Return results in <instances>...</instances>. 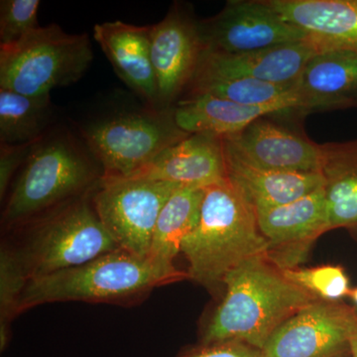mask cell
I'll list each match as a JSON object with an SVG mask.
<instances>
[{"label": "cell", "mask_w": 357, "mask_h": 357, "mask_svg": "<svg viewBox=\"0 0 357 357\" xmlns=\"http://www.w3.org/2000/svg\"><path fill=\"white\" fill-rule=\"evenodd\" d=\"M204 51L199 21L183 4L174 3L165 17L152 25L151 57L159 109H171L187 91Z\"/></svg>", "instance_id": "8fae6325"}, {"label": "cell", "mask_w": 357, "mask_h": 357, "mask_svg": "<svg viewBox=\"0 0 357 357\" xmlns=\"http://www.w3.org/2000/svg\"><path fill=\"white\" fill-rule=\"evenodd\" d=\"M93 60L88 34L60 26L37 28L20 41L0 46V89L30 96H51L82 79Z\"/></svg>", "instance_id": "8992f818"}, {"label": "cell", "mask_w": 357, "mask_h": 357, "mask_svg": "<svg viewBox=\"0 0 357 357\" xmlns=\"http://www.w3.org/2000/svg\"><path fill=\"white\" fill-rule=\"evenodd\" d=\"M266 248L255 208L229 178L204 188L198 225L181 248L189 280L211 294L222 293L227 275L251 258L266 255Z\"/></svg>", "instance_id": "5b68a950"}, {"label": "cell", "mask_w": 357, "mask_h": 357, "mask_svg": "<svg viewBox=\"0 0 357 357\" xmlns=\"http://www.w3.org/2000/svg\"><path fill=\"white\" fill-rule=\"evenodd\" d=\"M326 49L357 50V0H263Z\"/></svg>", "instance_id": "d6986e66"}, {"label": "cell", "mask_w": 357, "mask_h": 357, "mask_svg": "<svg viewBox=\"0 0 357 357\" xmlns=\"http://www.w3.org/2000/svg\"><path fill=\"white\" fill-rule=\"evenodd\" d=\"M323 147L321 173L330 230L357 229V140Z\"/></svg>", "instance_id": "44dd1931"}, {"label": "cell", "mask_w": 357, "mask_h": 357, "mask_svg": "<svg viewBox=\"0 0 357 357\" xmlns=\"http://www.w3.org/2000/svg\"><path fill=\"white\" fill-rule=\"evenodd\" d=\"M351 357H357V328L351 340Z\"/></svg>", "instance_id": "f1b7e54d"}, {"label": "cell", "mask_w": 357, "mask_h": 357, "mask_svg": "<svg viewBox=\"0 0 357 357\" xmlns=\"http://www.w3.org/2000/svg\"><path fill=\"white\" fill-rule=\"evenodd\" d=\"M91 196L68 202L4 232L0 253L29 282L119 249L96 215Z\"/></svg>", "instance_id": "277c9868"}, {"label": "cell", "mask_w": 357, "mask_h": 357, "mask_svg": "<svg viewBox=\"0 0 357 357\" xmlns=\"http://www.w3.org/2000/svg\"><path fill=\"white\" fill-rule=\"evenodd\" d=\"M82 139L98 160L102 180L132 177L161 152L190 135L178 128L174 109L124 110L93 119Z\"/></svg>", "instance_id": "52a82bcc"}, {"label": "cell", "mask_w": 357, "mask_h": 357, "mask_svg": "<svg viewBox=\"0 0 357 357\" xmlns=\"http://www.w3.org/2000/svg\"><path fill=\"white\" fill-rule=\"evenodd\" d=\"M357 328V307L319 300L301 310L272 335L264 357H347Z\"/></svg>", "instance_id": "9c48e42d"}, {"label": "cell", "mask_w": 357, "mask_h": 357, "mask_svg": "<svg viewBox=\"0 0 357 357\" xmlns=\"http://www.w3.org/2000/svg\"><path fill=\"white\" fill-rule=\"evenodd\" d=\"M324 50L311 39L243 54L204 50L195 77H249L294 84L311 58Z\"/></svg>", "instance_id": "5bb4252c"}, {"label": "cell", "mask_w": 357, "mask_h": 357, "mask_svg": "<svg viewBox=\"0 0 357 357\" xmlns=\"http://www.w3.org/2000/svg\"><path fill=\"white\" fill-rule=\"evenodd\" d=\"M324 187L292 203L256 211L267 243L265 255L280 269L304 264L317 239L330 230Z\"/></svg>", "instance_id": "7c38bea8"}, {"label": "cell", "mask_w": 357, "mask_h": 357, "mask_svg": "<svg viewBox=\"0 0 357 357\" xmlns=\"http://www.w3.org/2000/svg\"><path fill=\"white\" fill-rule=\"evenodd\" d=\"M222 294L202 321L199 344L241 342L263 349L285 321L319 301L289 280L266 255L251 258L230 272Z\"/></svg>", "instance_id": "6da1fadb"}, {"label": "cell", "mask_w": 357, "mask_h": 357, "mask_svg": "<svg viewBox=\"0 0 357 357\" xmlns=\"http://www.w3.org/2000/svg\"><path fill=\"white\" fill-rule=\"evenodd\" d=\"M102 166L83 139L50 129L33 145L2 202V234L68 202L93 195Z\"/></svg>", "instance_id": "7a4b0ae2"}, {"label": "cell", "mask_w": 357, "mask_h": 357, "mask_svg": "<svg viewBox=\"0 0 357 357\" xmlns=\"http://www.w3.org/2000/svg\"><path fill=\"white\" fill-rule=\"evenodd\" d=\"M223 146L227 178L255 211L292 203L326 184L321 173L259 168L241 158L225 142Z\"/></svg>", "instance_id": "ac0fdd59"}, {"label": "cell", "mask_w": 357, "mask_h": 357, "mask_svg": "<svg viewBox=\"0 0 357 357\" xmlns=\"http://www.w3.org/2000/svg\"><path fill=\"white\" fill-rule=\"evenodd\" d=\"M178 128L189 134L234 135L256 119L295 109L289 105L246 107L210 95H192L173 107Z\"/></svg>", "instance_id": "ffe728a7"}, {"label": "cell", "mask_w": 357, "mask_h": 357, "mask_svg": "<svg viewBox=\"0 0 357 357\" xmlns=\"http://www.w3.org/2000/svg\"><path fill=\"white\" fill-rule=\"evenodd\" d=\"M204 196V189L185 185L173 192L157 220L148 257L175 265L183 241L198 225Z\"/></svg>", "instance_id": "7402d4cb"}, {"label": "cell", "mask_w": 357, "mask_h": 357, "mask_svg": "<svg viewBox=\"0 0 357 357\" xmlns=\"http://www.w3.org/2000/svg\"><path fill=\"white\" fill-rule=\"evenodd\" d=\"M241 158L259 168L284 172L321 173L323 147L267 116L241 132L222 137Z\"/></svg>", "instance_id": "4fadbf2b"}, {"label": "cell", "mask_w": 357, "mask_h": 357, "mask_svg": "<svg viewBox=\"0 0 357 357\" xmlns=\"http://www.w3.org/2000/svg\"><path fill=\"white\" fill-rule=\"evenodd\" d=\"M204 50L243 54L309 39L263 0H230L220 13L199 21Z\"/></svg>", "instance_id": "30bf717a"}, {"label": "cell", "mask_w": 357, "mask_h": 357, "mask_svg": "<svg viewBox=\"0 0 357 357\" xmlns=\"http://www.w3.org/2000/svg\"><path fill=\"white\" fill-rule=\"evenodd\" d=\"M175 357H264L262 349L241 342L198 344L185 347Z\"/></svg>", "instance_id": "83f0119b"}, {"label": "cell", "mask_w": 357, "mask_h": 357, "mask_svg": "<svg viewBox=\"0 0 357 357\" xmlns=\"http://www.w3.org/2000/svg\"><path fill=\"white\" fill-rule=\"evenodd\" d=\"M303 110L357 107V50L331 48L307 62L295 83Z\"/></svg>", "instance_id": "e0dca14e"}, {"label": "cell", "mask_w": 357, "mask_h": 357, "mask_svg": "<svg viewBox=\"0 0 357 357\" xmlns=\"http://www.w3.org/2000/svg\"><path fill=\"white\" fill-rule=\"evenodd\" d=\"M39 0L0 1V46L20 41L38 25Z\"/></svg>", "instance_id": "484cf974"}, {"label": "cell", "mask_w": 357, "mask_h": 357, "mask_svg": "<svg viewBox=\"0 0 357 357\" xmlns=\"http://www.w3.org/2000/svg\"><path fill=\"white\" fill-rule=\"evenodd\" d=\"M151 30L152 25L110 21L95 25L93 39L117 76L139 96L145 107L159 109L158 86L151 57Z\"/></svg>", "instance_id": "9a60e30c"}, {"label": "cell", "mask_w": 357, "mask_h": 357, "mask_svg": "<svg viewBox=\"0 0 357 357\" xmlns=\"http://www.w3.org/2000/svg\"><path fill=\"white\" fill-rule=\"evenodd\" d=\"M132 177L202 189L222 182L227 178L222 137L190 134L161 152Z\"/></svg>", "instance_id": "2e32d148"}, {"label": "cell", "mask_w": 357, "mask_h": 357, "mask_svg": "<svg viewBox=\"0 0 357 357\" xmlns=\"http://www.w3.org/2000/svg\"><path fill=\"white\" fill-rule=\"evenodd\" d=\"M51 96H30L0 89V143L36 142L51 129Z\"/></svg>", "instance_id": "603a6c76"}, {"label": "cell", "mask_w": 357, "mask_h": 357, "mask_svg": "<svg viewBox=\"0 0 357 357\" xmlns=\"http://www.w3.org/2000/svg\"><path fill=\"white\" fill-rule=\"evenodd\" d=\"M36 142L16 145L0 143V199L1 202L6 199L14 178L20 172L21 167L25 163L33 145Z\"/></svg>", "instance_id": "4316f807"}, {"label": "cell", "mask_w": 357, "mask_h": 357, "mask_svg": "<svg viewBox=\"0 0 357 357\" xmlns=\"http://www.w3.org/2000/svg\"><path fill=\"white\" fill-rule=\"evenodd\" d=\"M178 187L181 185L144 177L102 180L91 201L117 246L148 257L160 213Z\"/></svg>", "instance_id": "ba28073f"}, {"label": "cell", "mask_w": 357, "mask_h": 357, "mask_svg": "<svg viewBox=\"0 0 357 357\" xmlns=\"http://www.w3.org/2000/svg\"><path fill=\"white\" fill-rule=\"evenodd\" d=\"M347 357H351V356H347Z\"/></svg>", "instance_id": "4dcf8cb0"}, {"label": "cell", "mask_w": 357, "mask_h": 357, "mask_svg": "<svg viewBox=\"0 0 357 357\" xmlns=\"http://www.w3.org/2000/svg\"><path fill=\"white\" fill-rule=\"evenodd\" d=\"M189 96L210 95L246 107L289 105L302 109L303 105L294 84H278L249 77H195Z\"/></svg>", "instance_id": "cb8c5ba5"}, {"label": "cell", "mask_w": 357, "mask_h": 357, "mask_svg": "<svg viewBox=\"0 0 357 357\" xmlns=\"http://www.w3.org/2000/svg\"><path fill=\"white\" fill-rule=\"evenodd\" d=\"M184 280H189L187 271L176 265L115 249L79 266L28 282L20 297L18 316L52 303L135 306L155 289Z\"/></svg>", "instance_id": "3957f363"}, {"label": "cell", "mask_w": 357, "mask_h": 357, "mask_svg": "<svg viewBox=\"0 0 357 357\" xmlns=\"http://www.w3.org/2000/svg\"><path fill=\"white\" fill-rule=\"evenodd\" d=\"M289 280L314 295L317 299L340 302L349 297L351 288L344 268L340 265H321L311 268L283 270Z\"/></svg>", "instance_id": "d4e9b609"}, {"label": "cell", "mask_w": 357, "mask_h": 357, "mask_svg": "<svg viewBox=\"0 0 357 357\" xmlns=\"http://www.w3.org/2000/svg\"><path fill=\"white\" fill-rule=\"evenodd\" d=\"M349 297L351 298L352 302L356 305V307H357V287L351 289V294H349Z\"/></svg>", "instance_id": "f546056e"}]
</instances>
